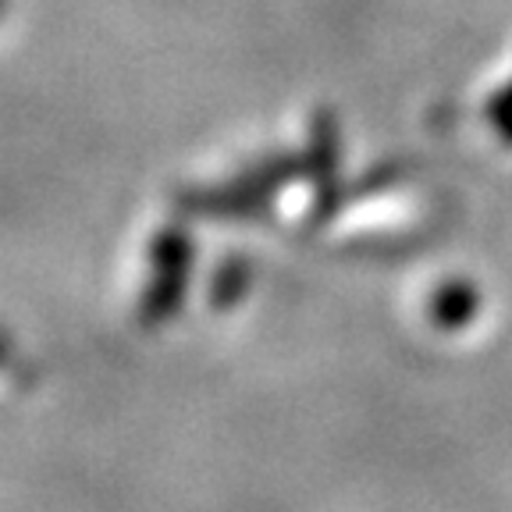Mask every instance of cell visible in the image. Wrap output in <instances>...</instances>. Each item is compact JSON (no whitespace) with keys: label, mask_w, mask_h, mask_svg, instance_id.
<instances>
[]
</instances>
